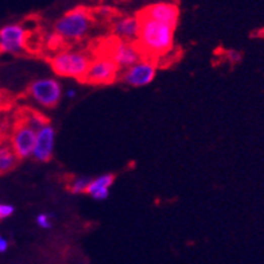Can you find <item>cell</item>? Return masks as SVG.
Listing matches in <instances>:
<instances>
[{"mask_svg": "<svg viewBox=\"0 0 264 264\" xmlns=\"http://www.w3.org/2000/svg\"><path fill=\"white\" fill-rule=\"evenodd\" d=\"M139 18V36L135 43L142 58L152 60L158 64L160 57L167 56L174 50V31L175 28L160 23L154 19L136 14Z\"/></svg>", "mask_w": 264, "mask_h": 264, "instance_id": "1", "label": "cell"}, {"mask_svg": "<svg viewBox=\"0 0 264 264\" xmlns=\"http://www.w3.org/2000/svg\"><path fill=\"white\" fill-rule=\"evenodd\" d=\"M93 23V12L88 7L78 6L69 10L66 14L61 16L54 24V31L65 40L82 39Z\"/></svg>", "mask_w": 264, "mask_h": 264, "instance_id": "2", "label": "cell"}, {"mask_svg": "<svg viewBox=\"0 0 264 264\" xmlns=\"http://www.w3.org/2000/svg\"><path fill=\"white\" fill-rule=\"evenodd\" d=\"M99 54L109 57L120 69L129 68L131 65L142 60V54L135 42L119 39L113 35L100 42L95 52V56Z\"/></svg>", "mask_w": 264, "mask_h": 264, "instance_id": "3", "label": "cell"}, {"mask_svg": "<svg viewBox=\"0 0 264 264\" xmlns=\"http://www.w3.org/2000/svg\"><path fill=\"white\" fill-rule=\"evenodd\" d=\"M92 58L82 52H62L49 60L53 72L60 77H70L81 81L88 72Z\"/></svg>", "mask_w": 264, "mask_h": 264, "instance_id": "4", "label": "cell"}, {"mask_svg": "<svg viewBox=\"0 0 264 264\" xmlns=\"http://www.w3.org/2000/svg\"><path fill=\"white\" fill-rule=\"evenodd\" d=\"M120 68L107 56H95L81 82L89 85H111L119 78Z\"/></svg>", "mask_w": 264, "mask_h": 264, "instance_id": "5", "label": "cell"}, {"mask_svg": "<svg viewBox=\"0 0 264 264\" xmlns=\"http://www.w3.org/2000/svg\"><path fill=\"white\" fill-rule=\"evenodd\" d=\"M28 96L45 108H54L58 105L62 96V88L57 80L42 78L28 85Z\"/></svg>", "mask_w": 264, "mask_h": 264, "instance_id": "6", "label": "cell"}, {"mask_svg": "<svg viewBox=\"0 0 264 264\" xmlns=\"http://www.w3.org/2000/svg\"><path fill=\"white\" fill-rule=\"evenodd\" d=\"M28 31L22 24H7L0 28V54H20L28 45Z\"/></svg>", "mask_w": 264, "mask_h": 264, "instance_id": "7", "label": "cell"}, {"mask_svg": "<svg viewBox=\"0 0 264 264\" xmlns=\"http://www.w3.org/2000/svg\"><path fill=\"white\" fill-rule=\"evenodd\" d=\"M35 129L19 117V120L15 121L11 134V147L15 151L16 156L19 159L31 156L34 147H35Z\"/></svg>", "mask_w": 264, "mask_h": 264, "instance_id": "8", "label": "cell"}, {"mask_svg": "<svg viewBox=\"0 0 264 264\" xmlns=\"http://www.w3.org/2000/svg\"><path fill=\"white\" fill-rule=\"evenodd\" d=\"M156 69H158V64L155 61L142 58L136 64L125 69L120 78L128 86L140 88V86H146L150 82H152V80L156 76Z\"/></svg>", "mask_w": 264, "mask_h": 264, "instance_id": "9", "label": "cell"}, {"mask_svg": "<svg viewBox=\"0 0 264 264\" xmlns=\"http://www.w3.org/2000/svg\"><path fill=\"white\" fill-rule=\"evenodd\" d=\"M138 14L156 20V22H160V23L171 26L174 28H177L178 20H180V7L175 3H170V2H159V3L150 4Z\"/></svg>", "mask_w": 264, "mask_h": 264, "instance_id": "10", "label": "cell"}, {"mask_svg": "<svg viewBox=\"0 0 264 264\" xmlns=\"http://www.w3.org/2000/svg\"><path fill=\"white\" fill-rule=\"evenodd\" d=\"M54 140L56 132L50 124L43 125L36 132L35 147L32 151V158L38 162H49L54 154Z\"/></svg>", "mask_w": 264, "mask_h": 264, "instance_id": "11", "label": "cell"}, {"mask_svg": "<svg viewBox=\"0 0 264 264\" xmlns=\"http://www.w3.org/2000/svg\"><path fill=\"white\" fill-rule=\"evenodd\" d=\"M140 22L138 15L135 16H123L120 19L113 22L112 34L119 39L128 40V42H136L139 36Z\"/></svg>", "mask_w": 264, "mask_h": 264, "instance_id": "12", "label": "cell"}, {"mask_svg": "<svg viewBox=\"0 0 264 264\" xmlns=\"http://www.w3.org/2000/svg\"><path fill=\"white\" fill-rule=\"evenodd\" d=\"M18 160L19 158L12 150L11 144H0V174L11 171L18 164Z\"/></svg>", "mask_w": 264, "mask_h": 264, "instance_id": "13", "label": "cell"}, {"mask_svg": "<svg viewBox=\"0 0 264 264\" xmlns=\"http://www.w3.org/2000/svg\"><path fill=\"white\" fill-rule=\"evenodd\" d=\"M113 181H115V175L113 174H104V175L97 177V178L91 181L86 193L91 194V193L96 192L99 189H109L112 186Z\"/></svg>", "mask_w": 264, "mask_h": 264, "instance_id": "14", "label": "cell"}, {"mask_svg": "<svg viewBox=\"0 0 264 264\" xmlns=\"http://www.w3.org/2000/svg\"><path fill=\"white\" fill-rule=\"evenodd\" d=\"M91 181L86 177H78V178H74L72 182H69L68 189L73 194H81V193H86L88 190V186L91 184Z\"/></svg>", "mask_w": 264, "mask_h": 264, "instance_id": "15", "label": "cell"}, {"mask_svg": "<svg viewBox=\"0 0 264 264\" xmlns=\"http://www.w3.org/2000/svg\"><path fill=\"white\" fill-rule=\"evenodd\" d=\"M52 217L53 214H48V213H42L36 217V224L39 225L40 228L49 229L52 228Z\"/></svg>", "mask_w": 264, "mask_h": 264, "instance_id": "16", "label": "cell"}, {"mask_svg": "<svg viewBox=\"0 0 264 264\" xmlns=\"http://www.w3.org/2000/svg\"><path fill=\"white\" fill-rule=\"evenodd\" d=\"M14 206L12 205H7V204H0V220L3 218H7L14 213Z\"/></svg>", "mask_w": 264, "mask_h": 264, "instance_id": "17", "label": "cell"}, {"mask_svg": "<svg viewBox=\"0 0 264 264\" xmlns=\"http://www.w3.org/2000/svg\"><path fill=\"white\" fill-rule=\"evenodd\" d=\"M10 107V100H8V95L4 91L0 89V111H4Z\"/></svg>", "mask_w": 264, "mask_h": 264, "instance_id": "18", "label": "cell"}, {"mask_svg": "<svg viewBox=\"0 0 264 264\" xmlns=\"http://www.w3.org/2000/svg\"><path fill=\"white\" fill-rule=\"evenodd\" d=\"M228 56H229V58H231V61H232V62H240V61H241V54L239 52L231 50V52H228Z\"/></svg>", "mask_w": 264, "mask_h": 264, "instance_id": "19", "label": "cell"}, {"mask_svg": "<svg viewBox=\"0 0 264 264\" xmlns=\"http://www.w3.org/2000/svg\"><path fill=\"white\" fill-rule=\"evenodd\" d=\"M8 249V241L3 236H0V253L6 252Z\"/></svg>", "mask_w": 264, "mask_h": 264, "instance_id": "20", "label": "cell"}, {"mask_svg": "<svg viewBox=\"0 0 264 264\" xmlns=\"http://www.w3.org/2000/svg\"><path fill=\"white\" fill-rule=\"evenodd\" d=\"M74 96H76V92H74V91H68V97L73 99Z\"/></svg>", "mask_w": 264, "mask_h": 264, "instance_id": "21", "label": "cell"}]
</instances>
